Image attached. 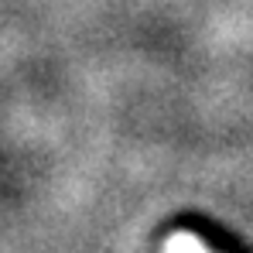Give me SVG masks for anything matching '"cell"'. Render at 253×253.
<instances>
[{"instance_id": "obj_1", "label": "cell", "mask_w": 253, "mask_h": 253, "mask_svg": "<svg viewBox=\"0 0 253 253\" xmlns=\"http://www.w3.org/2000/svg\"><path fill=\"white\" fill-rule=\"evenodd\" d=\"M165 253H212V250L192 233H174L168 240V247H165Z\"/></svg>"}]
</instances>
